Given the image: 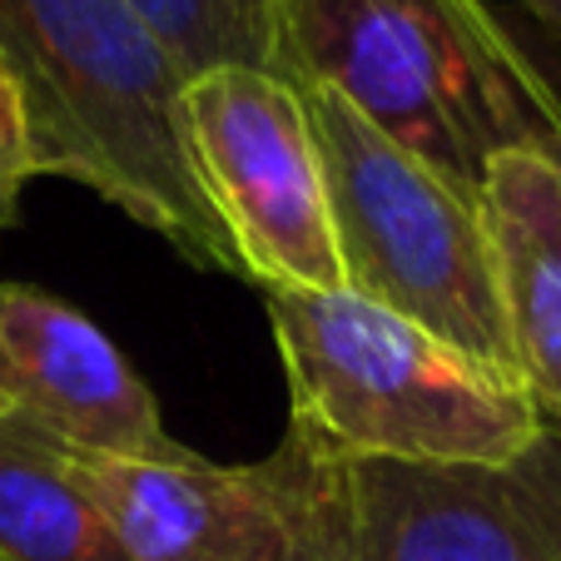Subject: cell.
<instances>
[{
	"label": "cell",
	"instance_id": "13",
	"mask_svg": "<svg viewBox=\"0 0 561 561\" xmlns=\"http://www.w3.org/2000/svg\"><path fill=\"white\" fill-rule=\"evenodd\" d=\"M31 154H25L21 139L0 135V229H11L15 214H21V190L31 180Z\"/></svg>",
	"mask_w": 561,
	"mask_h": 561
},
{
	"label": "cell",
	"instance_id": "11",
	"mask_svg": "<svg viewBox=\"0 0 561 561\" xmlns=\"http://www.w3.org/2000/svg\"><path fill=\"white\" fill-rule=\"evenodd\" d=\"M180 70H278V0H125Z\"/></svg>",
	"mask_w": 561,
	"mask_h": 561
},
{
	"label": "cell",
	"instance_id": "4",
	"mask_svg": "<svg viewBox=\"0 0 561 561\" xmlns=\"http://www.w3.org/2000/svg\"><path fill=\"white\" fill-rule=\"evenodd\" d=\"M329 190L343 288L423 323L467 358L522 378L477 194L382 135L329 85H298Z\"/></svg>",
	"mask_w": 561,
	"mask_h": 561
},
{
	"label": "cell",
	"instance_id": "16",
	"mask_svg": "<svg viewBox=\"0 0 561 561\" xmlns=\"http://www.w3.org/2000/svg\"><path fill=\"white\" fill-rule=\"evenodd\" d=\"M15 408V398H11V378H5V363H0V417Z\"/></svg>",
	"mask_w": 561,
	"mask_h": 561
},
{
	"label": "cell",
	"instance_id": "14",
	"mask_svg": "<svg viewBox=\"0 0 561 561\" xmlns=\"http://www.w3.org/2000/svg\"><path fill=\"white\" fill-rule=\"evenodd\" d=\"M0 135H11L21 139V100H15V85H11V75L0 70ZM25 145V139H21Z\"/></svg>",
	"mask_w": 561,
	"mask_h": 561
},
{
	"label": "cell",
	"instance_id": "1",
	"mask_svg": "<svg viewBox=\"0 0 561 561\" xmlns=\"http://www.w3.org/2000/svg\"><path fill=\"white\" fill-rule=\"evenodd\" d=\"M0 70L35 174L85 184L190 264L239 278L190 164V75L125 0H0Z\"/></svg>",
	"mask_w": 561,
	"mask_h": 561
},
{
	"label": "cell",
	"instance_id": "8",
	"mask_svg": "<svg viewBox=\"0 0 561 561\" xmlns=\"http://www.w3.org/2000/svg\"><path fill=\"white\" fill-rule=\"evenodd\" d=\"M0 363L15 413L95 457H159L174 437L149 382L95 318L35 284H0Z\"/></svg>",
	"mask_w": 561,
	"mask_h": 561
},
{
	"label": "cell",
	"instance_id": "2",
	"mask_svg": "<svg viewBox=\"0 0 561 561\" xmlns=\"http://www.w3.org/2000/svg\"><path fill=\"white\" fill-rule=\"evenodd\" d=\"M278 75L329 85L477 199L502 149L561 159V95L482 0H278Z\"/></svg>",
	"mask_w": 561,
	"mask_h": 561
},
{
	"label": "cell",
	"instance_id": "9",
	"mask_svg": "<svg viewBox=\"0 0 561 561\" xmlns=\"http://www.w3.org/2000/svg\"><path fill=\"white\" fill-rule=\"evenodd\" d=\"M497 298L517 373L537 408L561 423V159L502 149L482 174Z\"/></svg>",
	"mask_w": 561,
	"mask_h": 561
},
{
	"label": "cell",
	"instance_id": "10",
	"mask_svg": "<svg viewBox=\"0 0 561 561\" xmlns=\"http://www.w3.org/2000/svg\"><path fill=\"white\" fill-rule=\"evenodd\" d=\"M0 561H129L75 453L15 408L0 417Z\"/></svg>",
	"mask_w": 561,
	"mask_h": 561
},
{
	"label": "cell",
	"instance_id": "6",
	"mask_svg": "<svg viewBox=\"0 0 561 561\" xmlns=\"http://www.w3.org/2000/svg\"><path fill=\"white\" fill-rule=\"evenodd\" d=\"M353 561H561V423L507 462H339Z\"/></svg>",
	"mask_w": 561,
	"mask_h": 561
},
{
	"label": "cell",
	"instance_id": "3",
	"mask_svg": "<svg viewBox=\"0 0 561 561\" xmlns=\"http://www.w3.org/2000/svg\"><path fill=\"white\" fill-rule=\"evenodd\" d=\"M294 423L333 462H507L547 413L522 378L353 294H264Z\"/></svg>",
	"mask_w": 561,
	"mask_h": 561
},
{
	"label": "cell",
	"instance_id": "7",
	"mask_svg": "<svg viewBox=\"0 0 561 561\" xmlns=\"http://www.w3.org/2000/svg\"><path fill=\"white\" fill-rule=\"evenodd\" d=\"M75 467L129 561H288L294 551V502L278 453L224 467L174 443L159 457L75 453Z\"/></svg>",
	"mask_w": 561,
	"mask_h": 561
},
{
	"label": "cell",
	"instance_id": "5",
	"mask_svg": "<svg viewBox=\"0 0 561 561\" xmlns=\"http://www.w3.org/2000/svg\"><path fill=\"white\" fill-rule=\"evenodd\" d=\"M184 139L239 278L264 294L343 288L323 164L294 80L249 65L194 75L184 85Z\"/></svg>",
	"mask_w": 561,
	"mask_h": 561
},
{
	"label": "cell",
	"instance_id": "12",
	"mask_svg": "<svg viewBox=\"0 0 561 561\" xmlns=\"http://www.w3.org/2000/svg\"><path fill=\"white\" fill-rule=\"evenodd\" d=\"M278 462L288 472V502H294L288 561H353L348 512H343V467L318 447H308L298 433L284 437Z\"/></svg>",
	"mask_w": 561,
	"mask_h": 561
},
{
	"label": "cell",
	"instance_id": "15",
	"mask_svg": "<svg viewBox=\"0 0 561 561\" xmlns=\"http://www.w3.org/2000/svg\"><path fill=\"white\" fill-rule=\"evenodd\" d=\"M522 11H531L551 35H561V0H522Z\"/></svg>",
	"mask_w": 561,
	"mask_h": 561
}]
</instances>
